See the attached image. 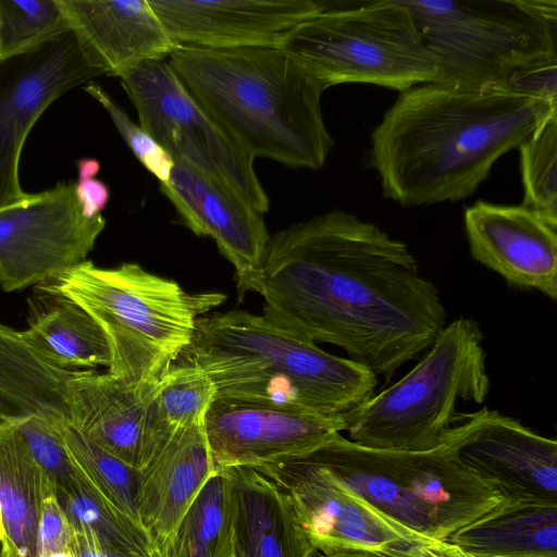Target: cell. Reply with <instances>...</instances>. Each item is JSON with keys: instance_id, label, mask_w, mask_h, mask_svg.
I'll list each match as a JSON object with an SVG mask.
<instances>
[{"instance_id": "cell-36", "label": "cell", "mask_w": 557, "mask_h": 557, "mask_svg": "<svg viewBox=\"0 0 557 557\" xmlns=\"http://www.w3.org/2000/svg\"><path fill=\"white\" fill-rule=\"evenodd\" d=\"M557 57L523 66L506 77L497 88L557 103Z\"/></svg>"}, {"instance_id": "cell-24", "label": "cell", "mask_w": 557, "mask_h": 557, "mask_svg": "<svg viewBox=\"0 0 557 557\" xmlns=\"http://www.w3.org/2000/svg\"><path fill=\"white\" fill-rule=\"evenodd\" d=\"M23 339L50 364L71 368L110 366L107 338L97 322L73 300L41 285L28 298Z\"/></svg>"}, {"instance_id": "cell-27", "label": "cell", "mask_w": 557, "mask_h": 557, "mask_svg": "<svg viewBox=\"0 0 557 557\" xmlns=\"http://www.w3.org/2000/svg\"><path fill=\"white\" fill-rule=\"evenodd\" d=\"M215 398L209 375L191 362L174 363L158 381L146 406L141 469L177 434L205 418Z\"/></svg>"}, {"instance_id": "cell-39", "label": "cell", "mask_w": 557, "mask_h": 557, "mask_svg": "<svg viewBox=\"0 0 557 557\" xmlns=\"http://www.w3.org/2000/svg\"><path fill=\"white\" fill-rule=\"evenodd\" d=\"M426 557H475L448 541H436L425 547Z\"/></svg>"}, {"instance_id": "cell-8", "label": "cell", "mask_w": 557, "mask_h": 557, "mask_svg": "<svg viewBox=\"0 0 557 557\" xmlns=\"http://www.w3.org/2000/svg\"><path fill=\"white\" fill-rule=\"evenodd\" d=\"M438 65L436 81L494 87L557 57L556 0H400Z\"/></svg>"}, {"instance_id": "cell-40", "label": "cell", "mask_w": 557, "mask_h": 557, "mask_svg": "<svg viewBox=\"0 0 557 557\" xmlns=\"http://www.w3.org/2000/svg\"><path fill=\"white\" fill-rule=\"evenodd\" d=\"M100 168V162L95 158H82L76 161L77 176H97Z\"/></svg>"}, {"instance_id": "cell-41", "label": "cell", "mask_w": 557, "mask_h": 557, "mask_svg": "<svg viewBox=\"0 0 557 557\" xmlns=\"http://www.w3.org/2000/svg\"><path fill=\"white\" fill-rule=\"evenodd\" d=\"M310 557H380L373 554L369 553H362V552H335V553H329L324 554L320 550L313 548Z\"/></svg>"}, {"instance_id": "cell-43", "label": "cell", "mask_w": 557, "mask_h": 557, "mask_svg": "<svg viewBox=\"0 0 557 557\" xmlns=\"http://www.w3.org/2000/svg\"><path fill=\"white\" fill-rule=\"evenodd\" d=\"M232 557H235L234 554L232 555Z\"/></svg>"}, {"instance_id": "cell-34", "label": "cell", "mask_w": 557, "mask_h": 557, "mask_svg": "<svg viewBox=\"0 0 557 557\" xmlns=\"http://www.w3.org/2000/svg\"><path fill=\"white\" fill-rule=\"evenodd\" d=\"M84 90L107 111L115 128L144 168L160 183L166 182L174 165L171 156L140 125L133 122L100 85L88 83Z\"/></svg>"}, {"instance_id": "cell-32", "label": "cell", "mask_w": 557, "mask_h": 557, "mask_svg": "<svg viewBox=\"0 0 557 557\" xmlns=\"http://www.w3.org/2000/svg\"><path fill=\"white\" fill-rule=\"evenodd\" d=\"M71 30L58 0H0V60Z\"/></svg>"}, {"instance_id": "cell-9", "label": "cell", "mask_w": 557, "mask_h": 557, "mask_svg": "<svg viewBox=\"0 0 557 557\" xmlns=\"http://www.w3.org/2000/svg\"><path fill=\"white\" fill-rule=\"evenodd\" d=\"M282 50L327 88L363 83L403 92L435 82L438 74L435 58L400 0L325 4L289 34Z\"/></svg>"}, {"instance_id": "cell-10", "label": "cell", "mask_w": 557, "mask_h": 557, "mask_svg": "<svg viewBox=\"0 0 557 557\" xmlns=\"http://www.w3.org/2000/svg\"><path fill=\"white\" fill-rule=\"evenodd\" d=\"M119 78L139 125L173 160L223 183L259 213L269 210L253 159L205 111L169 62L146 61Z\"/></svg>"}, {"instance_id": "cell-33", "label": "cell", "mask_w": 557, "mask_h": 557, "mask_svg": "<svg viewBox=\"0 0 557 557\" xmlns=\"http://www.w3.org/2000/svg\"><path fill=\"white\" fill-rule=\"evenodd\" d=\"M22 435L32 456L54 491L73 488L81 475L73 465L63 443V426L32 416L10 422Z\"/></svg>"}, {"instance_id": "cell-28", "label": "cell", "mask_w": 557, "mask_h": 557, "mask_svg": "<svg viewBox=\"0 0 557 557\" xmlns=\"http://www.w3.org/2000/svg\"><path fill=\"white\" fill-rule=\"evenodd\" d=\"M233 496L227 470L205 482L166 543L150 557H232Z\"/></svg>"}, {"instance_id": "cell-38", "label": "cell", "mask_w": 557, "mask_h": 557, "mask_svg": "<svg viewBox=\"0 0 557 557\" xmlns=\"http://www.w3.org/2000/svg\"><path fill=\"white\" fill-rule=\"evenodd\" d=\"M74 555L75 557H132L102 543L92 534L77 530H74Z\"/></svg>"}, {"instance_id": "cell-1", "label": "cell", "mask_w": 557, "mask_h": 557, "mask_svg": "<svg viewBox=\"0 0 557 557\" xmlns=\"http://www.w3.org/2000/svg\"><path fill=\"white\" fill-rule=\"evenodd\" d=\"M250 292L264 314L387 382L446 325L440 293L408 246L339 210L270 236Z\"/></svg>"}, {"instance_id": "cell-19", "label": "cell", "mask_w": 557, "mask_h": 557, "mask_svg": "<svg viewBox=\"0 0 557 557\" xmlns=\"http://www.w3.org/2000/svg\"><path fill=\"white\" fill-rule=\"evenodd\" d=\"M71 30L104 74L120 77L176 48L148 0H58Z\"/></svg>"}, {"instance_id": "cell-29", "label": "cell", "mask_w": 557, "mask_h": 557, "mask_svg": "<svg viewBox=\"0 0 557 557\" xmlns=\"http://www.w3.org/2000/svg\"><path fill=\"white\" fill-rule=\"evenodd\" d=\"M66 451L82 478L112 507L140 529V471L86 438L67 424L61 430Z\"/></svg>"}, {"instance_id": "cell-37", "label": "cell", "mask_w": 557, "mask_h": 557, "mask_svg": "<svg viewBox=\"0 0 557 557\" xmlns=\"http://www.w3.org/2000/svg\"><path fill=\"white\" fill-rule=\"evenodd\" d=\"M75 185V197L86 218L102 215L101 212L110 201V188L95 175L77 176Z\"/></svg>"}, {"instance_id": "cell-26", "label": "cell", "mask_w": 557, "mask_h": 557, "mask_svg": "<svg viewBox=\"0 0 557 557\" xmlns=\"http://www.w3.org/2000/svg\"><path fill=\"white\" fill-rule=\"evenodd\" d=\"M54 491L16 428L0 421V557H35L44 499Z\"/></svg>"}, {"instance_id": "cell-11", "label": "cell", "mask_w": 557, "mask_h": 557, "mask_svg": "<svg viewBox=\"0 0 557 557\" xmlns=\"http://www.w3.org/2000/svg\"><path fill=\"white\" fill-rule=\"evenodd\" d=\"M255 470L288 495L311 545L321 553L426 557L430 542L394 523L301 455Z\"/></svg>"}, {"instance_id": "cell-13", "label": "cell", "mask_w": 557, "mask_h": 557, "mask_svg": "<svg viewBox=\"0 0 557 557\" xmlns=\"http://www.w3.org/2000/svg\"><path fill=\"white\" fill-rule=\"evenodd\" d=\"M103 74L73 30L0 60V207L27 194L20 183V159L41 114L72 88Z\"/></svg>"}, {"instance_id": "cell-2", "label": "cell", "mask_w": 557, "mask_h": 557, "mask_svg": "<svg viewBox=\"0 0 557 557\" xmlns=\"http://www.w3.org/2000/svg\"><path fill=\"white\" fill-rule=\"evenodd\" d=\"M556 114L557 103L497 87L421 84L374 128L370 160L384 197L404 207L455 202Z\"/></svg>"}, {"instance_id": "cell-14", "label": "cell", "mask_w": 557, "mask_h": 557, "mask_svg": "<svg viewBox=\"0 0 557 557\" xmlns=\"http://www.w3.org/2000/svg\"><path fill=\"white\" fill-rule=\"evenodd\" d=\"M442 444L505 499L557 504V443L483 407L461 413Z\"/></svg>"}, {"instance_id": "cell-18", "label": "cell", "mask_w": 557, "mask_h": 557, "mask_svg": "<svg viewBox=\"0 0 557 557\" xmlns=\"http://www.w3.org/2000/svg\"><path fill=\"white\" fill-rule=\"evenodd\" d=\"M465 230L475 261L557 299V226L521 205L478 201L465 211Z\"/></svg>"}, {"instance_id": "cell-23", "label": "cell", "mask_w": 557, "mask_h": 557, "mask_svg": "<svg viewBox=\"0 0 557 557\" xmlns=\"http://www.w3.org/2000/svg\"><path fill=\"white\" fill-rule=\"evenodd\" d=\"M77 372L50 364L20 332L0 323V421L35 416L70 424L69 382Z\"/></svg>"}, {"instance_id": "cell-5", "label": "cell", "mask_w": 557, "mask_h": 557, "mask_svg": "<svg viewBox=\"0 0 557 557\" xmlns=\"http://www.w3.org/2000/svg\"><path fill=\"white\" fill-rule=\"evenodd\" d=\"M39 285L97 322L110 348V374L144 385L158 383L191 344L198 319L225 299L186 292L137 263L106 269L86 260Z\"/></svg>"}, {"instance_id": "cell-30", "label": "cell", "mask_w": 557, "mask_h": 557, "mask_svg": "<svg viewBox=\"0 0 557 557\" xmlns=\"http://www.w3.org/2000/svg\"><path fill=\"white\" fill-rule=\"evenodd\" d=\"M55 495L74 530L88 532L132 557H150L152 548L144 530L106 502L83 478L73 488L57 491Z\"/></svg>"}, {"instance_id": "cell-35", "label": "cell", "mask_w": 557, "mask_h": 557, "mask_svg": "<svg viewBox=\"0 0 557 557\" xmlns=\"http://www.w3.org/2000/svg\"><path fill=\"white\" fill-rule=\"evenodd\" d=\"M35 557H75L74 530L55 492L46 496L40 511Z\"/></svg>"}, {"instance_id": "cell-20", "label": "cell", "mask_w": 557, "mask_h": 557, "mask_svg": "<svg viewBox=\"0 0 557 557\" xmlns=\"http://www.w3.org/2000/svg\"><path fill=\"white\" fill-rule=\"evenodd\" d=\"M203 419L177 434L139 469L138 516L151 552L166 543L214 473Z\"/></svg>"}, {"instance_id": "cell-21", "label": "cell", "mask_w": 557, "mask_h": 557, "mask_svg": "<svg viewBox=\"0 0 557 557\" xmlns=\"http://www.w3.org/2000/svg\"><path fill=\"white\" fill-rule=\"evenodd\" d=\"M154 386L78 370L69 382L70 425L139 470L144 414Z\"/></svg>"}, {"instance_id": "cell-42", "label": "cell", "mask_w": 557, "mask_h": 557, "mask_svg": "<svg viewBox=\"0 0 557 557\" xmlns=\"http://www.w3.org/2000/svg\"><path fill=\"white\" fill-rule=\"evenodd\" d=\"M3 535H4V525H3V518H2L1 508H0V546H1V543L3 540Z\"/></svg>"}, {"instance_id": "cell-12", "label": "cell", "mask_w": 557, "mask_h": 557, "mask_svg": "<svg viewBox=\"0 0 557 557\" xmlns=\"http://www.w3.org/2000/svg\"><path fill=\"white\" fill-rule=\"evenodd\" d=\"M104 226L102 215L82 213L74 182L0 207V286H37L81 264Z\"/></svg>"}, {"instance_id": "cell-6", "label": "cell", "mask_w": 557, "mask_h": 557, "mask_svg": "<svg viewBox=\"0 0 557 557\" xmlns=\"http://www.w3.org/2000/svg\"><path fill=\"white\" fill-rule=\"evenodd\" d=\"M300 455L430 543L448 540L505 500L443 444L426 451L376 449L338 433Z\"/></svg>"}, {"instance_id": "cell-4", "label": "cell", "mask_w": 557, "mask_h": 557, "mask_svg": "<svg viewBox=\"0 0 557 557\" xmlns=\"http://www.w3.org/2000/svg\"><path fill=\"white\" fill-rule=\"evenodd\" d=\"M215 387V398L302 410L347 421L375 394L377 376L331 355L264 313L198 319L184 352Z\"/></svg>"}, {"instance_id": "cell-31", "label": "cell", "mask_w": 557, "mask_h": 557, "mask_svg": "<svg viewBox=\"0 0 557 557\" xmlns=\"http://www.w3.org/2000/svg\"><path fill=\"white\" fill-rule=\"evenodd\" d=\"M517 149L524 193L521 206L557 226V114Z\"/></svg>"}, {"instance_id": "cell-17", "label": "cell", "mask_w": 557, "mask_h": 557, "mask_svg": "<svg viewBox=\"0 0 557 557\" xmlns=\"http://www.w3.org/2000/svg\"><path fill=\"white\" fill-rule=\"evenodd\" d=\"M161 190L184 224L194 234L212 238L233 264L238 293L250 292L270 240L263 214L226 185L183 160H174Z\"/></svg>"}, {"instance_id": "cell-7", "label": "cell", "mask_w": 557, "mask_h": 557, "mask_svg": "<svg viewBox=\"0 0 557 557\" xmlns=\"http://www.w3.org/2000/svg\"><path fill=\"white\" fill-rule=\"evenodd\" d=\"M483 333L476 321L445 325L423 358L399 381L374 394L349 420L356 444L426 451L457 424L459 400L481 404L490 391Z\"/></svg>"}, {"instance_id": "cell-3", "label": "cell", "mask_w": 557, "mask_h": 557, "mask_svg": "<svg viewBox=\"0 0 557 557\" xmlns=\"http://www.w3.org/2000/svg\"><path fill=\"white\" fill-rule=\"evenodd\" d=\"M169 64L205 109L251 158L320 169L333 138L323 121L326 85L276 48L177 46Z\"/></svg>"}, {"instance_id": "cell-16", "label": "cell", "mask_w": 557, "mask_h": 557, "mask_svg": "<svg viewBox=\"0 0 557 557\" xmlns=\"http://www.w3.org/2000/svg\"><path fill=\"white\" fill-rule=\"evenodd\" d=\"M175 46L282 49L289 34L321 13L313 0H148Z\"/></svg>"}, {"instance_id": "cell-22", "label": "cell", "mask_w": 557, "mask_h": 557, "mask_svg": "<svg viewBox=\"0 0 557 557\" xmlns=\"http://www.w3.org/2000/svg\"><path fill=\"white\" fill-rule=\"evenodd\" d=\"M227 470L233 496L235 557H310L313 546L288 495L252 468Z\"/></svg>"}, {"instance_id": "cell-15", "label": "cell", "mask_w": 557, "mask_h": 557, "mask_svg": "<svg viewBox=\"0 0 557 557\" xmlns=\"http://www.w3.org/2000/svg\"><path fill=\"white\" fill-rule=\"evenodd\" d=\"M214 473L257 468L309 451L346 431L347 421L268 405L214 398L203 419Z\"/></svg>"}, {"instance_id": "cell-25", "label": "cell", "mask_w": 557, "mask_h": 557, "mask_svg": "<svg viewBox=\"0 0 557 557\" xmlns=\"http://www.w3.org/2000/svg\"><path fill=\"white\" fill-rule=\"evenodd\" d=\"M446 541L475 557H557V504L505 499Z\"/></svg>"}]
</instances>
